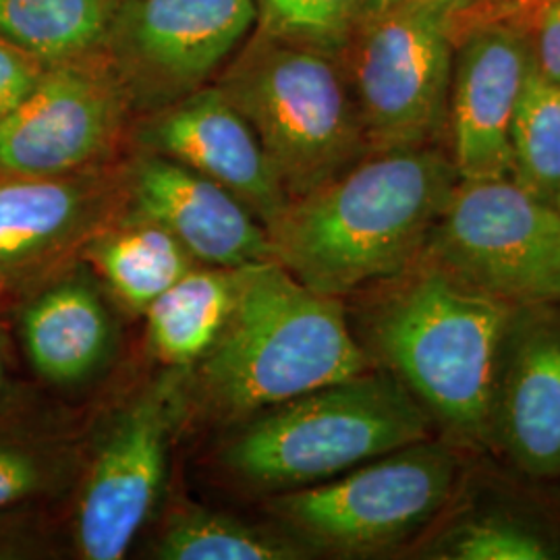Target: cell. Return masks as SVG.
<instances>
[{
  "label": "cell",
  "mask_w": 560,
  "mask_h": 560,
  "mask_svg": "<svg viewBox=\"0 0 560 560\" xmlns=\"http://www.w3.org/2000/svg\"><path fill=\"white\" fill-rule=\"evenodd\" d=\"M21 300V293L13 289L9 282L0 280V314H7L9 310L15 307V303Z\"/></svg>",
  "instance_id": "obj_30"
},
{
  "label": "cell",
  "mask_w": 560,
  "mask_h": 560,
  "mask_svg": "<svg viewBox=\"0 0 560 560\" xmlns=\"http://www.w3.org/2000/svg\"><path fill=\"white\" fill-rule=\"evenodd\" d=\"M465 0H393L361 36L347 78L372 152L446 150L455 20Z\"/></svg>",
  "instance_id": "obj_7"
},
{
  "label": "cell",
  "mask_w": 560,
  "mask_h": 560,
  "mask_svg": "<svg viewBox=\"0 0 560 560\" xmlns=\"http://www.w3.org/2000/svg\"><path fill=\"white\" fill-rule=\"evenodd\" d=\"M557 208H559V210H560V196H559V201H557Z\"/></svg>",
  "instance_id": "obj_32"
},
{
  "label": "cell",
  "mask_w": 560,
  "mask_h": 560,
  "mask_svg": "<svg viewBox=\"0 0 560 560\" xmlns=\"http://www.w3.org/2000/svg\"><path fill=\"white\" fill-rule=\"evenodd\" d=\"M80 261L136 316H143L168 287L198 266L164 226L129 210L102 226L83 247Z\"/></svg>",
  "instance_id": "obj_21"
},
{
  "label": "cell",
  "mask_w": 560,
  "mask_h": 560,
  "mask_svg": "<svg viewBox=\"0 0 560 560\" xmlns=\"http://www.w3.org/2000/svg\"><path fill=\"white\" fill-rule=\"evenodd\" d=\"M44 69L42 62L0 36V120L34 90Z\"/></svg>",
  "instance_id": "obj_27"
},
{
  "label": "cell",
  "mask_w": 560,
  "mask_h": 560,
  "mask_svg": "<svg viewBox=\"0 0 560 560\" xmlns=\"http://www.w3.org/2000/svg\"><path fill=\"white\" fill-rule=\"evenodd\" d=\"M441 436L409 442L310 488L266 499L314 559L405 560L439 520L465 463Z\"/></svg>",
  "instance_id": "obj_5"
},
{
  "label": "cell",
  "mask_w": 560,
  "mask_h": 560,
  "mask_svg": "<svg viewBox=\"0 0 560 560\" xmlns=\"http://www.w3.org/2000/svg\"><path fill=\"white\" fill-rule=\"evenodd\" d=\"M108 21V0H0V36L44 67L80 59Z\"/></svg>",
  "instance_id": "obj_23"
},
{
  "label": "cell",
  "mask_w": 560,
  "mask_h": 560,
  "mask_svg": "<svg viewBox=\"0 0 560 560\" xmlns=\"http://www.w3.org/2000/svg\"><path fill=\"white\" fill-rule=\"evenodd\" d=\"M81 467L80 446L40 395L7 384L0 390V509L62 501Z\"/></svg>",
  "instance_id": "obj_19"
},
{
  "label": "cell",
  "mask_w": 560,
  "mask_h": 560,
  "mask_svg": "<svg viewBox=\"0 0 560 560\" xmlns=\"http://www.w3.org/2000/svg\"><path fill=\"white\" fill-rule=\"evenodd\" d=\"M219 90L256 131L289 201L372 154L349 78L322 50L266 34L233 62Z\"/></svg>",
  "instance_id": "obj_6"
},
{
  "label": "cell",
  "mask_w": 560,
  "mask_h": 560,
  "mask_svg": "<svg viewBox=\"0 0 560 560\" xmlns=\"http://www.w3.org/2000/svg\"><path fill=\"white\" fill-rule=\"evenodd\" d=\"M125 210L164 226L198 264L275 260L266 226L240 198L161 154L145 152L125 171Z\"/></svg>",
  "instance_id": "obj_16"
},
{
  "label": "cell",
  "mask_w": 560,
  "mask_h": 560,
  "mask_svg": "<svg viewBox=\"0 0 560 560\" xmlns=\"http://www.w3.org/2000/svg\"><path fill=\"white\" fill-rule=\"evenodd\" d=\"M361 0H261L266 34L314 50H328L351 34Z\"/></svg>",
  "instance_id": "obj_25"
},
{
  "label": "cell",
  "mask_w": 560,
  "mask_h": 560,
  "mask_svg": "<svg viewBox=\"0 0 560 560\" xmlns=\"http://www.w3.org/2000/svg\"><path fill=\"white\" fill-rule=\"evenodd\" d=\"M127 110L119 81L80 60L50 65L0 120V171L71 175L102 168L115 150Z\"/></svg>",
  "instance_id": "obj_11"
},
{
  "label": "cell",
  "mask_w": 560,
  "mask_h": 560,
  "mask_svg": "<svg viewBox=\"0 0 560 560\" xmlns=\"http://www.w3.org/2000/svg\"><path fill=\"white\" fill-rule=\"evenodd\" d=\"M488 453L560 483V300L515 310L494 384Z\"/></svg>",
  "instance_id": "obj_13"
},
{
  "label": "cell",
  "mask_w": 560,
  "mask_h": 560,
  "mask_svg": "<svg viewBox=\"0 0 560 560\" xmlns=\"http://www.w3.org/2000/svg\"><path fill=\"white\" fill-rule=\"evenodd\" d=\"M345 301L312 291L279 261L254 266L214 347L183 374L185 409L233 428L372 370Z\"/></svg>",
  "instance_id": "obj_3"
},
{
  "label": "cell",
  "mask_w": 560,
  "mask_h": 560,
  "mask_svg": "<svg viewBox=\"0 0 560 560\" xmlns=\"http://www.w3.org/2000/svg\"><path fill=\"white\" fill-rule=\"evenodd\" d=\"M534 48L511 25L474 30L453 60L446 152L460 179L511 177V125Z\"/></svg>",
  "instance_id": "obj_15"
},
{
  "label": "cell",
  "mask_w": 560,
  "mask_h": 560,
  "mask_svg": "<svg viewBox=\"0 0 560 560\" xmlns=\"http://www.w3.org/2000/svg\"><path fill=\"white\" fill-rule=\"evenodd\" d=\"M125 210V173L0 171V280L21 298L80 261L90 240Z\"/></svg>",
  "instance_id": "obj_12"
},
{
  "label": "cell",
  "mask_w": 560,
  "mask_h": 560,
  "mask_svg": "<svg viewBox=\"0 0 560 560\" xmlns=\"http://www.w3.org/2000/svg\"><path fill=\"white\" fill-rule=\"evenodd\" d=\"M7 314H0V390L11 384V370H13V340L7 328Z\"/></svg>",
  "instance_id": "obj_29"
},
{
  "label": "cell",
  "mask_w": 560,
  "mask_h": 560,
  "mask_svg": "<svg viewBox=\"0 0 560 560\" xmlns=\"http://www.w3.org/2000/svg\"><path fill=\"white\" fill-rule=\"evenodd\" d=\"M511 179L529 196L557 206L560 196V83L536 62L521 88L511 125Z\"/></svg>",
  "instance_id": "obj_24"
},
{
  "label": "cell",
  "mask_w": 560,
  "mask_h": 560,
  "mask_svg": "<svg viewBox=\"0 0 560 560\" xmlns=\"http://www.w3.org/2000/svg\"><path fill=\"white\" fill-rule=\"evenodd\" d=\"M423 249L513 307L560 300V210L511 177L460 179Z\"/></svg>",
  "instance_id": "obj_8"
},
{
  "label": "cell",
  "mask_w": 560,
  "mask_h": 560,
  "mask_svg": "<svg viewBox=\"0 0 560 560\" xmlns=\"http://www.w3.org/2000/svg\"><path fill=\"white\" fill-rule=\"evenodd\" d=\"M436 436L418 402L372 368L229 428L222 474L264 499L310 488L409 442Z\"/></svg>",
  "instance_id": "obj_4"
},
{
  "label": "cell",
  "mask_w": 560,
  "mask_h": 560,
  "mask_svg": "<svg viewBox=\"0 0 560 560\" xmlns=\"http://www.w3.org/2000/svg\"><path fill=\"white\" fill-rule=\"evenodd\" d=\"M11 312L21 353L44 384L90 381L115 349V320L83 261L42 280Z\"/></svg>",
  "instance_id": "obj_18"
},
{
  "label": "cell",
  "mask_w": 560,
  "mask_h": 560,
  "mask_svg": "<svg viewBox=\"0 0 560 560\" xmlns=\"http://www.w3.org/2000/svg\"><path fill=\"white\" fill-rule=\"evenodd\" d=\"M459 180L439 145L372 152L287 203L268 229L275 261L312 291L347 300L420 256Z\"/></svg>",
  "instance_id": "obj_2"
},
{
  "label": "cell",
  "mask_w": 560,
  "mask_h": 560,
  "mask_svg": "<svg viewBox=\"0 0 560 560\" xmlns=\"http://www.w3.org/2000/svg\"><path fill=\"white\" fill-rule=\"evenodd\" d=\"M532 48L536 67L548 80L560 83V0H550L541 9Z\"/></svg>",
  "instance_id": "obj_28"
},
{
  "label": "cell",
  "mask_w": 560,
  "mask_h": 560,
  "mask_svg": "<svg viewBox=\"0 0 560 560\" xmlns=\"http://www.w3.org/2000/svg\"><path fill=\"white\" fill-rule=\"evenodd\" d=\"M161 560H310L314 555L275 521L256 525L185 504L164 521L152 546Z\"/></svg>",
  "instance_id": "obj_22"
},
{
  "label": "cell",
  "mask_w": 560,
  "mask_h": 560,
  "mask_svg": "<svg viewBox=\"0 0 560 560\" xmlns=\"http://www.w3.org/2000/svg\"><path fill=\"white\" fill-rule=\"evenodd\" d=\"M140 140L148 152L180 162L229 189L266 231L289 203L256 131L219 85L164 104L145 122Z\"/></svg>",
  "instance_id": "obj_17"
},
{
  "label": "cell",
  "mask_w": 560,
  "mask_h": 560,
  "mask_svg": "<svg viewBox=\"0 0 560 560\" xmlns=\"http://www.w3.org/2000/svg\"><path fill=\"white\" fill-rule=\"evenodd\" d=\"M52 504H15L0 509V560L59 559L71 552Z\"/></svg>",
  "instance_id": "obj_26"
},
{
  "label": "cell",
  "mask_w": 560,
  "mask_h": 560,
  "mask_svg": "<svg viewBox=\"0 0 560 560\" xmlns=\"http://www.w3.org/2000/svg\"><path fill=\"white\" fill-rule=\"evenodd\" d=\"M183 374L162 378L127 405L83 460L69 517L71 552L83 560H119L161 501L168 448L185 416Z\"/></svg>",
  "instance_id": "obj_9"
},
{
  "label": "cell",
  "mask_w": 560,
  "mask_h": 560,
  "mask_svg": "<svg viewBox=\"0 0 560 560\" xmlns=\"http://www.w3.org/2000/svg\"><path fill=\"white\" fill-rule=\"evenodd\" d=\"M405 560H560V483L467 453L439 520Z\"/></svg>",
  "instance_id": "obj_10"
},
{
  "label": "cell",
  "mask_w": 560,
  "mask_h": 560,
  "mask_svg": "<svg viewBox=\"0 0 560 560\" xmlns=\"http://www.w3.org/2000/svg\"><path fill=\"white\" fill-rule=\"evenodd\" d=\"M378 2H381V7H386V4H390L393 0H378Z\"/></svg>",
  "instance_id": "obj_31"
},
{
  "label": "cell",
  "mask_w": 560,
  "mask_h": 560,
  "mask_svg": "<svg viewBox=\"0 0 560 560\" xmlns=\"http://www.w3.org/2000/svg\"><path fill=\"white\" fill-rule=\"evenodd\" d=\"M345 301L374 368L418 402L436 436L488 453L502 345L517 307L460 279L425 249L400 272Z\"/></svg>",
  "instance_id": "obj_1"
},
{
  "label": "cell",
  "mask_w": 560,
  "mask_h": 560,
  "mask_svg": "<svg viewBox=\"0 0 560 560\" xmlns=\"http://www.w3.org/2000/svg\"><path fill=\"white\" fill-rule=\"evenodd\" d=\"M256 20V0H131L117 25L138 90L171 104L200 90Z\"/></svg>",
  "instance_id": "obj_14"
},
{
  "label": "cell",
  "mask_w": 560,
  "mask_h": 560,
  "mask_svg": "<svg viewBox=\"0 0 560 560\" xmlns=\"http://www.w3.org/2000/svg\"><path fill=\"white\" fill-rule=\"evenodd\" d=\"M252 270L198 264L183 275L143 314L152 353L173 370L203 360L231 320Z\"/></svg>",
  "instance_id": "obj_20"
}]
</instances>
